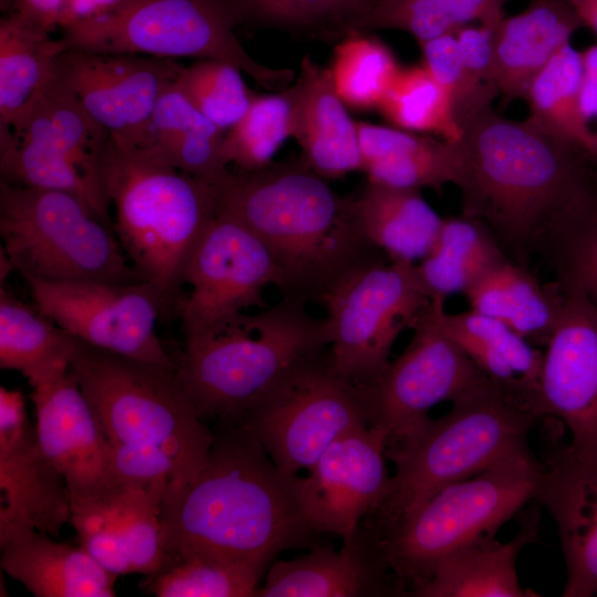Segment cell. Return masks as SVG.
<instances>
[{
  "label": "cell",
  "mask_w": 597,
  "mask_h": 597,
  "mask_svg": "<svg viewBox=\"0 0 597 597\" xmlns=\"http://www.w3.org/2000/svg\"><path fill=\"white\" fill-rule=\"evenodd\" d=\"M292 91V134L303 163L323 178L362 170L355 121L335 91L328 67L304 56Z\"/></svg>",
  "instance_id": "cell-23"
},
{
  "label": "cell",
  "mask_w": 597,
  "mask_h": 597,
  "mask_svg": "<svg viewBox=\"0 0 597 597\" xmlns=\"http://www.w3.org/2000/svg\"><path fill=\"white\" fill-rule=\"evenodd\" d=\"M368 0H332L333 20L348 23L362 11Z\"/></svg>",
  "instance_id": "cell-52"
},
{
  "label": "cell",
  "mask_w": 597,
  "mask_h": 597,
  "mask_svg": "<svg viewBox=\"0 0 597 597\" xmlns=\"http://www.w3.org/2000/svg\"><path fill=\"white\" fill-rule=\"evenodd\" d=\"M404 593L375 533L359 531L339 549L314 546L304 555L273 562L256 597H362Z\"/></svg>",
  "instance_id": "cell-21"
},
{
  "label": "cell",
  "mask_w": 597,
  "mask_h": 597,
  "mask_svg": "<svg viewBox=\"0 0 597 597\" xmlns=\"http://www.w3.org/2000/svg\"><path fill=\"white\" fill-rule=\"evenodd\" d=\"M32 388L38 441L64 476L71 507L117 489L111 441L70 369Z\"/></svg>",
  "instance_id": "cell-20"
},
{
  "label": "cell",
  "mask_w": 597,
  "mask_h": 597,
  "mask_svg": "<svg viewBox=\"0 0 597 597\" xmlns=\"http://www.w3.org/2000/svg\"><path fill=\"white\" fill-rule=\"evenodd\" d=\"M77 339L36 306L0 290V367L19 371L31 387L70 369Z\"/></svg>",
  "instance_id": "cell-32"
},
{
  "label": "cell",
  "mask_w": 597,
  "mask_h": 597,
  "mask_svg": "<svg viewBox=\"0 0 597 597\" xmlns=\"http://www.w3.org/2000/svg\"><path fill=\"white\" fill-rule=\"evenodd\" d=\"M443 326L507 400L541 419L538 394L544 352L505 324L472 310L444 312Z\"/></svg>",
  "instance_id": "cell-27"
},
{
  "label": "cell",
  "mask_w": 597,
  "mask_h": 597,
  "mask_svg": "<svg viewBox=\"0 0 597 597\" xmlns=\"http://www.w3.org/2000/svg\"><path fill=\"white\" fill-rule=\"evenodd\" d=\"M561 285L565 300L545 346L538 415L564 425L574 455L597 468V307L578 286Z\"/></svg>",
  "instance_id": "cell-17"
},
{
  "label": "cell",
  "mask_w": 597,
  "mask_h": 597,
  "mask_svg": "<svg viewBox=\"0 0 597 597\" xmlns=\"http://www.w3.org/2000/svg\"><path fill=\"white\" fill-rule=\"evenodd\" d=\"M585 25L597 34V0H564Z\"/></svg>",
  "instance_id": "cell-51"
},
{
  "label": "cell",
  "mask_w": 597,
  "mask_h": 597,
  "mask_svg": "<svg viewBox=\"0 0 597 597\" xmlns=\"http://www.w3.org/2000/svg\"><path fill=\"white\" fill-rule=\"evenodd\" d=\"M111 444L118 483L154 488L167 486L172 480L174 464L164 451L125 443Z\"/></svg>",
  "instance_id": "cell-47"
},
{
  "label": "cell",
  "mask_w": 597,
  "mask_h": 597,
  "mask_svg": "<svg viewBox=\"0 0 597 597\" xmlns=\"http://www.w3.org/2000/svg\"><path fill=\"white\" fill-rule=\"evenodd\" d=\"M496 24H468L454 32L462 62V91L453 114L462 130L492 111L494 98L500 96L492 61Z\"/></svg>",
  "instance_id": "cell-44"
},
{
  "label": "cell",
  "mask_w": 597,
  "mask_h": 597,
  "mask_svg": "<svg viewBox=\"0 0 597 597\" xmlns=\"http://www.w3.org/2000/svg\"><path fill=\"white\" fill-rule=\"evenodd\" d=\"M580 27L564 0H533L522 12L501 19L492 32L501 103L525 101L534 77Z\"/></svg>",
  "instance_id": "cell-25"
},
{
  "label": "cell",
  "mask_w": 597,
  "mask_h": 597,
  "mask_svg": "<svg viewBox=\"0 0 597 597\" xmlns=\"http://www.w3.org/2000/svg\"><path fill=\"white\" fill-rule=\"evenodd\" d=\"M7 11L18 12L52 32L61 28L67 0H4Z\"/></svg>",
  "instance_id": "cell-49"
},
{
  "label": "cell",
  "mask_w": 597,
  "mask_h": 597,
  "mask_svg": "<svg viewBox=\"0 0 597 597\" xmlns=\"http://www.w3.org/2000/svg\"><path fill=\"white\" fill-rule=\"evenodd\" d=\"M388 439L379 426L356 427L338 437L305 476L297 475L300 505L317 533L350 538L362 519L378 509L390 480Z\"/></svg>",
  "instance_id": "cell-18"
},
{
  "label": "cell",
  "mask_w": 597,
  "mask_h": 597,
  "mask_svg": "<svg viewBox=\"0 0 597 597\" xmlns=\"http://www.w3.org/2000/svg\"><path fill=\"white\" fill-rule=\"evenodd\" d=\"M542 469L530 447L515 451L441 489L381 534L380 551L402 589L410 584L408 593L428 580L439 562L457 548L495 536L534 501Z\"/></svg>",
  "instance_id": "cell-8"
},
{
  "label": "cell",
  "mask_w": 597,
  "mask_h": 597,
  "mask_svg": "<svg viewBox=\"0 0 597 597\" xmlns=\"http://www.w3.org/2000/svg\"><path fill=\"white\" fill-rule=\"evenodd\" d=\"M118 519L133 573L156 575L174 565L160 535L161 500L167 486L122 484Z\"/></svg>",
  "instance_id": "cell-43"
},
{
  "label": "cell",
  "mask_w": 597,
  "mask_h": 597,
  "mask_svg": "<svg viewBox=\"0 0 597 597\" xmlns=\"http://www.w3.org/2000/svg\"><path fill=\"white\" fill-rule=\"evenodd\" d=\"M266 570L254 563L193 556L146 576L142 584L158 597H256Z\"/></svg>",
  "instance_id": "cell-41"
},
{
  "label": "cell",
  "mask_w": 597,
  "mask_h": 597,
  "mask_svg": "<svg viewBox=\"0 0 597 597\" xmlns=\"http://www.w3.org/2000/svg\"><path fill=\"white\" fill-rule=\"evenodd\" d=\"M321 300L327 310L328 368L367 387L383 374L394 343L412 328L430 297L416 263L368 258L338 276Z\"/></svg>",
  "instance_id": "cell-11"
},
{
  "label": "cell",
  "mask_w": 597,
  "mask_h": 597,
  "mask_svg": "<svg viewBox=\"0 0 597 597\" xmlns=\"http://www.w3.org/2000/svg\"><path fill=\"white\" fill-rule=\"evenodd\" d=\"M151 134V146L146 150L209 185L231 171L221 159L224 132L189 102L176 81L158 100Z\"/></svg>",
  "instance_id": "cell-31"
},
{
  "label": "cell",
  "mask_w": 597,
  "mask_h": 597,
  "mask_svg": "<svg viewBox=\"0 0 597 597\" xmlns=\"http://www.w3.org/2000/svg\"><path fill=\"white\" fill-rule=\"evenodd\" d=\"M124 0H67L61 29L109 11Z\"/></svg>",
  "instance_id": "cell-50"
},
{
  "label": "cell",
  "mask_w": 597,
  "mask_h": 597,
  "mask_svg": "<svg viewBox=\"0 0 597 597\" xmlns=\"http://www.w3.org/2000/svg\"><path fill=\"white\" fill-rule=\"evenodd\" d=\"M62 38L27 17L7 11L0 20V127H9L51 76Z\"/></svg>",
  "instance_id": "cell-34"
},
{
  "label": "cell",
  "mask_w": 597,
  "mask_h": 597,
  "mask_svg": "<svg viewBox=\"0 0 597 597\" xmlns=\"http://www.w3.org/2000/svg\"><path fill=\"white\" fill-rule=\"evenodd\" d=\"M35 306L77 341L177 368L157 335L165 303L145 281H48L23 277Z\"/></svg>",
  "instance_id": "cell-15"
},
{
  "label": "cell",
  "mask_w": 597,
  "mask_h": 597,
  "mask_svg": "<svg viewBox=\"0 0 597 597\" xmlns=\"http://www.w3.org/2000/svg\"><path fill=\"white\" fill-rule=\"evenodd\" d=\"M240 21L262 24L305 27L333 20L332 0H227Z\"/></svg>",
  "instance_id": "cell-46"
},
{
  "label": "cell",
  "mask_w": 597,
  "mask_h": 597,
  "mask_svg": "<svg viewBox=\"0 0 597 597\" xmlns=\"http://www.w3.org/2000/svg\"><path fill=\"white\" fill-rule=\"evenodd\" d=\"M101 174L114 209L113 231L140 279L167 306L184 285L188 260L216 216L213 189L150 151L111 136Z\"/></svg>",
  "instance_id": "cell-5"
},
{
  "label": "cell",
  "mask_w": 597,
  "mask_h": 597,
  "mask_svg": "<svg viewBox=\"0 0 597 597\" xmlns=\"http://www.w3.org/2000/svg\"><path fill=\"white\" fill-rule=\"evenodd\" d=\"M70 371L108 440L164 451L171 485L196 479L214 439L197 415L177 368L126 357L77 341Z\"/></svg>",
  "instance_id": "cell-7"
},
{
  "label": "cell",
  "mask_w": 597,
  "mask_h": 597,
  "mask_svg": "<svg viewBox=\"0 0 597 597\" xmlns=\"http://www.w3.org/2000/svg\"><path fill=\"white\" fill-rule=\"evenodd\" d=\"M211 187L216 212L244 224L269 249L286 296L322 298L338 276L368 259L370 244L349 199L304 163L231 170Z\"/></svg>",
  "instance_id": "cell-3"
},
{
  "label": "cell",
  "mask_w": 597,
  "mask_h": 597,
  "mask_svg": "<svg viewBox=\"0 0 597 597\" xmlns=\"http://www.w3.org/2000/svg\"><path fill=\"white\" fill-rule=\"evenodd\" d=\"M0 540L23 530L57 536L71 521L66 481L43 452L20 390L0 387Z\"/></svg>",
  "instance_id": "cell-19"
},
{
  "label": "cell",
  "mask_w": 597,
  "mask_h": 597,
  "mask_svg": "<svg viewBox=\"0 0 597 597\" xmlns=\"http://www.w3.org/2000/svg\"><path fill=\"white\" fill-rule=\"evenodd\" d=\"M561 284L578 286L597 307V191L554 218L534 243Z\"/></svg>",
  "instance_id": "cell-37"
},
{
  "label": "cell",
  "mask_w": 597,
  "mask_h": 597,
  "mask_svg": "<svg viewBox=\"0 0 597 597\" xmlns=\"http://www.w3.org/2000/svg\"><path fill=\"white\" fill-rule=\"evenodd\" d=\"M1 250L23 277L143 281L119 240L83 200L0 181Z\"/></svg>",
  "instance_id": "cell-10"
},
{
  "label": "cell",
  "mask_w": 597,
  "mask_h": 597,
  "mask_svg": "<svg viewBox=\"0 0 597 597\" xmlns=\"http://www.w3.org/2000/svg\"><path fill=\"white\" fill-rule=\"evenodd\" d=\"M285 473L308 470L347 431L370 425L364 389L317 358L293 371L237 423Z\"/></svg>",
  "instance_id": "cell-12"
},
{
  "label": "cell",
  "mask_w": 597,
  "mask_h": 597,
  "mask_svg": "<svg viewBox=\"0 0 597 597\" xmlns=\"http://www.w3.org/2000/svg\"><path fill=\"white\" fill-rule=\"evenodd\" d=\"M305 302L286 296L185 341L177 376L200 419L239 423L293 371L320 358L329 344L327 318L310 314Z\"/></svg>",
  "instance_id": "cell-4"
},
{
  "label": "cell",
  "mask_w": 597,
  "mask_h": 597,
  "mask_svg": "<svg viewBox=\"0 0 597 597\" xmlns=\"http://www.w3.org/2000/svg\"><path fill=\"white\" fill-rule=\"evenodd\" d=\"M582 60L580 109L586 126L594 138L590 164L597 178V44L582 51Z\"/></svg>",
  "instance_id": "cell-48"
},
{
  "label": "cell",
  "mask_w": 597,
  "mask_h": 597,
  "mask_svg": "<svg viewBox=\"0 0 597 597\" xmlns=\"http://www.w3.org/2000/svg\"><path fill=\"white\" fill-rule=\"evenodd\" d=\"M184 284L190 287L179 307L186 341L221 331L251 307H265V289H282L283 281L265 244L238 220L216 212L188 260Z\"/></svg>",
  "instance_id": "cell-13"
},
{
  "label": "cell",
  "mask_w": 597,
  "mask_h": 597,
  "mask_svg": "<svg viewBox=\"0 0 597 597\" xmlns=\"http://www.w3.org/2000/svg\"><path fill=\"white\" fill-rule=\"evenodd\" d=\"M241 73L232 63L203 59L184 67L176 85L203 116L226 133L244 116L255 97Z\"/></svg>",
  "instance_id": "cell-42"
},
{
  "label": "cell",
  "mask_w": 597,
  "mask_h": 597,
  "mask_svg": "<svg viewBox=\"0 0 597 597\" xmlns=\"http://www.w3.org/2000/svg\"><path fill=\"white\" fill-rule=\"evenodd\" d=\"M238 22L227 0H124L64 27L61 38L71 50L221 60L268 91L286 90L295 72L255 61L235 35Z\"/></svg>",
  "instance_id": "cell-9"
},
{
  "label": "cell",
  "mask_w": 597,
  "mask_h": 597,
  "mask_svg": "<svg viewBox=\"0 0 597 597\" xmlns=\"http://www.w3.org/2000/svg\"><path fill=\"white\" fill-rule=\"evenodd\" d=\"M349 203L366 241L391 261L422 260L443 222L418 189L368 181Z\"/></svg>",
  "instance_id": "cell-29"
},
{
  "label": "cell",
  "mask_w": 597,
  "mask_h": 597,
  "mask_svg": "<svg viewBox=\"0 0 597 597\" xmlns=\"http://www.w3.org/2000/svg\"><path fill=\"white\" fill-rule=\"evenodd\" d=\"M541 506L534 502L520 521L517 533L505 543L495 536L479 537L448 554L431 577L410 589L412 597H533L517 578L521 551L540 533Z\"/></svg>",
  "instance_id": "cell-24"
},
{
  "label": "cell",
  "mask_w": 597,
  "mask_h": 597,
  "mask_svg": "<svg viewBox=\"0 0 597 597\" xmlns=\"http://www.w3.org/2000/svg\"><path fill=\"white\" fill-rule=\"evenodd\" d=\"M292 91L287 87L255 95L244 116L224 133L221 159L235 172H253L271 165L281 145L292 134Z\"/></svg>",
  "instance_id": "cell-40"
},
{
  "label": "cell",
  "mask_w": 597,
  "mask_h": 597,
  "mask_svg": "<svg viewBox=\"0 0 597 597\" xmlns=\"http://www.w3.org/2000/svg\"><path fill=\"white\" fill-rule=\"evenodd\" d=\"M534 502L555 521L566 565L564 597L597 596V468L566 444L543 463Z\"/></svg>",
  "instance_id": "cell-22"
},
{
  "label": "cell",
  "mask_w": 597,
  "mask_h": 597,
  "mask_svg": "<svg viewBox=\"0 0 597 597\" xmlns=\"http://www.w3.org/2000/svg\"><path fill=\"white\" fill-rule=\"evenodd\" d=\"M38 530L0 540L1 568L36 597H113L116 575L81 545L54 541Z\"/></svg>",
  "instance_id": "cell-26"
},
{
  "label": "cell",
  "mask_w": 597,
  "mask_h": 597,
  "mask_svg": "<svg viewBox=\"0 0 597 597\" xmlns=\"http://www.w3.org/2000/svg\"><path fill=\"white\" fill-rule=\"evenodd\" d=\"M184 66L172 59L66 50L55 70L112 138L148 149L159 97Z\"/></svg>",
  "instance_id": "cell-16"
},
{
  "label": "cell",
  "mask_w": 597,
  "mask_h": 597,
  "mask_svg": "<svg viewBox=\"0 0 597 597\" xmlns=\"http://www.w3.org/2000/svg\"><path fill=\"white\" fill-rule=\"evenodd\" d=\"M509 0H368L347 30L392 29L419 42L468 25L472 21L496 24Z\"/></svg>",
  "instance_id": "cell-35"
},
{
  "label": "cell",
  "mask_w": 597,
  "mask_h": 597,
  "mask_svg": "<svg viewBox=\"0 0 597 597\" xmlns=\"http://www.w3.org/2000/svg\"><path fill=\"white\" fill-rule=\"evenodd\" d=\"M457 146L462 214L483 221L525 266L544 228L597 191L586 153L528 117L510 119L492 109L463 130Z\"/></svg>",
  "instance_id": "cell-2"
},
{
  "label": "cell",
  "mask_w": 597,
  "mask_h": 597,
  "mask_svg": "<svg viewBox=\"0 0 597 597\" xmlns=\"http://www.w3.org/2000/svg\"><path fill=\"white\" fill-rule=\"evenodd\" d=\"M370 160L362 171L368 181L392 187L442 189L458 185L462 160L457 144L380 126L369 146Z\"/></svg>",
  "instance_id": "cell-33"
},
{
  "label": "cell",
  "mask_w": 597,
  "mask_h": 597,
  "mask_svg": "<svg viewBox=\"0 0 597 597\" xmlns=\"http://www.w3.org/2000/svg\"><path fill=\"white\" fill-rule=\"evenodd\" d=\"M537 420L488 380L454 400L446 415L389 439L385 454L395 473L373 513L375 534L379 537L441 489L527 448Z\"/></svg>",
  "instance_id": "cell-6"
},
{
  "label": "cell",
  "mask_w": 597,
  "mask_h": 597,
  "mask_svg": "<svg viewBox=\"0 0 597 597\" xmlns=\"http://www.w3.org/2000/svg\"><path fill=\"white\" fill-rule=\"evenodd\" d=\"M378 109L404 130L432 133L451 144L463 136L449 94L423 65L401 67Z\"/></svg>",
  "instance_id": "cell-39"
},
{
  "label": "cell",
  "mask_w": 597,
  "mask_h": 597,
  "mask_svg": "<svg viewBox=\"0 0 597 597\" xmlns=\"http://www.w3.org/2000/svg\"><path fill=\"white\" fill-rule=\"evenodd\" d=\"M582 80V52L567 42L534 77L525 102L530 119L584 150L590 161L594 138L580 109Z\"/></svg>",
  "instance_id": "cell-36"
},
{
  "label": "cell",
  "mask_w": 597,
  "mask_h": 597,
  "mask_svg": "<svg viewBox=\"0 0 597 597\" xmlns=\"http://www.w3.org/2000/svg\"><path fill=\"white\" fill-rule=\"evenodd\" d=\"M465 296L472 311L505 324L534 346L547 345L565 300L556 280L542 283L510 259L484 274Z\"/></svg>",
  "instance_id": "cell-28"
},
{
  "label": "cell",
  "mask_w": 597,
  "mask_h": 597,
  "mask_svg": "<svg viewBox=\"0 0 597 597\" xmlns=\"http://www.w3.org/2000/svg\"><path fill=\"white\" fill-rule=\"evenodd\" d=\"M121 490L122 485L106 495L72 506L70 521L80 545L116 576L133 573L118 519Z\"/></svg>",
  "instance_id": "cell-45"
},
{
  "label": "cell",
  "mask_w": 597,
  "mask_h": 597,
  "mask_svg": "<svg viewBox=\"0 0 597 597\" xmlns=\"http://www.w3.org/2000/svg\"><path fill=\"white\" fill-rule=\"evenodd\" d=\"M444 301L440 296L430 298L412 326L405 350L373 384L362 387L370 425L381 427L389 439L426 420L438 404L453 402L488 381L447 333Z\"/></svg>",
  "instance_id": "cell-14"
},
{
  "label": "cell",
  "mask_w": 597,
  "mask_h": 597,
  "mask_svg": "<svg viewBox=\"0 0 597 597\" xmlns=\"http://www.w3.org/2000/svg\"><path fill=\"white\" fill-rule=\"evenodd\" d=\"M297 475L280 470L243 427L218 422L196 479L165 490V552L174 564L205 556L269 568L282 552L308 546L318 533L300 505Z\"/></svg>",
  "instance_id": "cell-1"
},
{
  "label": "cell",
  "mask_w": 597,
  "mask_h": 597,
  "mask_svg": "<svg viewBox=\"0 0 597 597\" xmlns=\"http://www.w3.org/2000/svg\"><path fill=\"white\" fill-rule=\"evenodd\" d=\"M336 93L350 108H378L400 71L389 48L360 31L348 30L328 67Z\"/></svg>",
  "instance_id": "cell-38"
},
{
  "label": "cell",
  "mask_w": 597,
  "mask_h": 597,
  "mask_svg": "<svg viewBox=\"0 0 597 597\" xmlns=\"http://www.w3.org/2000/svg\"><path fill=\"white\" fill-rule=\"evenodd\" d=\"M507 259L483 221L461 214L443 218L431 250L416 264V272L430 298H446L465 294L484 274Z\"/></svg>",
  "instance_id": "cell-30"
}]
</instances>
